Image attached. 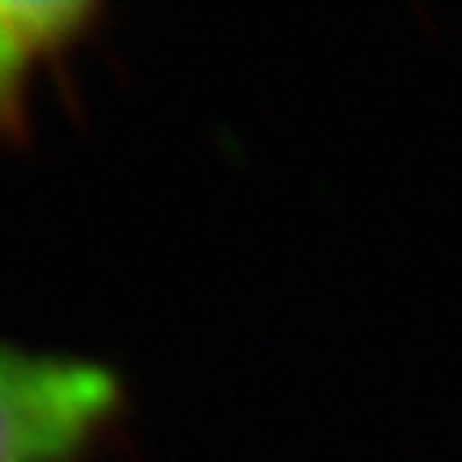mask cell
<instances>
[{
  "mask_svg": "<svg viewBox=\"0 0 462 462\" xmlns=\"http://www.w3.org/2000/svg\"><path fill=\"white\" fill-rule=\"evenodd\" d=\"M103 364L0 343V462H73L116 415Z\"/></svg>",
  "mask_w": 462,
  "mask_h": 462,
  "instance_id": "obj_1",
  "label": "cell"
},
{
  "mask_svg": "<svg viewBox=\"0 0 462 462\" xmlns=\"http://www.w3.org/2000/svg\"><path fill=\"white\" fill-rule=\"evenodd\" d=\"M60 14V9H17V31H9V9H0V107L17 103V86H22V65H34L51 39H60L69 26L56 22L51 31H43V22Z\"/></svg>",
  "mask_w": 462,
  "mask_h": 462,
  "instance_id": "obj_2",
  "label": "cell"
}]
</instances>
